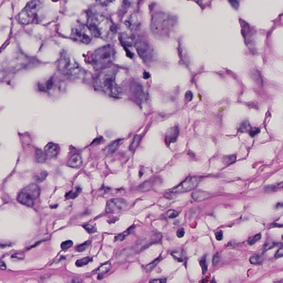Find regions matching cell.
I'll list each match as a JSON object with an SVG mask.
<instances>
[{
  "label": "cell",
  "mask_w": 283,
  "mask_h": 283,
  "mask_svg": "<svg viewBox=\"0 0 283 283\" xmlns=\"http://www.w3.org/2000/svg\"><path fill=\"white\" fill-rule=\"evenodd\" d=\"M192 197L194 201L196 202H201L205 200L211 196V194L208 192L203 191H196L192 194Z\"/></svg>",
  "instance_id": "ac0fdd59"
},
{
  "label": "cell",
  "mask_w": 283,
  "mask_h": 283,
  "mask_svg": "<svg viewBox=\"0 0 283 283\" xmlns=\"http://www.w3.org/2000/svg\"><path fill=\"white\" fill-rule=\"evenodd\" d=\"M161 259V257H159L158 258L156 259V260L153 261L152 263H150L148 265H147L146 267V270L147 273L150 272L153 269L156 267V265L158 264V263L160 261Z\"/></svg>",
  "instance_id": "484cf974"
},
{
  "label": "cell",
  "mask_w": 283,
  "mask_h": 283,
  "mask_svg": "<svg viewBox=\"0 0 283 283\" xmlns=\"http://www.w3.org/2000/svg\"><path fill=\"white\" fill-rule=\"evenodd\" d=\"M139 25L133 18H128L122 24L119 31L120 39L123 44L127 46L134 45L138 38Z\"/></svg>",
  "instance_id": "8992f818"
},
{
  "label": "cell",
  "mask_w": 283,
  "mask_h": 283,
  "mask_svg": "<svg viewBox=\"0 0 283 283\" xmlns=\"http://www.w3.org/2000/svg\"><path fill=\"white\" fill-rule=\"evenodd\" d=\"M118 68L108 66L102 69L94 82L95 89L105 95L113 98H120L122 90L116 82Z\"/></svg>",
  "instance_id": "6da1fadb"
},
{
  "label": "cell",
  "mask_w": 283,
  "mask_h": 283,
  "mask_svg": "<svg viewBox=\"0 0 283 283\" xmlns=\"http://www.w3.org/2000/svg\"><path fill=\"white\" fill-rule=\"evenodd\" d=\"M171 26V18L169 15L158 12L153 15L150 28L152 33L156 37H164L168 35Z\"/></svg>",
  "instance_id": "5b68a950"
},
{
  "label": "cell",
  "mask_w": 283,
  "mask_h": 283,
  "mask_svg": "<svg viewBox=\"0 0 283 283\" xmlns=\"http://www.w3.org/2000/svg\"><path fill=\"white\" fill-rule=\"evenodd\" d=\"M139 57L143 61L148 65L153 59V49L148 40L143 37H138L134 44Z\"/></svg>",
  "instance_id": "30bf717a"
},
{
  "label": "cell",
  "mask_w": 283,
  "mask_h": 283,
  "mask_svg": "<svg viewBox=\"0 0 283 283\" xmlns=\"http://www.w3.org/2000/svg\"><path fill=\"white\" fill-rule=\"evenodd\" d=\"M215 236H216V239L217 241H221L223 239V233L221 231L218 232L216 233Z\"/></svg>",
  "instance_id": "c3c4849f"
},
{
  "label": "cell",
  "mask_w": 283,
  "mask_h": 283,
  "mask_svg": "<svg viewBox=\"0 0 283 283\" xmlns=\"http://www.w3.org/2000/svg\"><path fill=\"white\" fill-rule=\"evenodd\" d=\"M220 257L219 255L218 254L215 255L214 256V258H213V259H212L213 265H217L218 264V263L220 262Z\"/></svg>",
  "instance_id": "ee69618b"
},
{
  "label": "cell",
  "mask_w": 283,
  "mask_h": 283,
  "mask_svg": "<svg viewBox=\"0 0 283 283\" xmlns=\"http://www.w3.org/2000/svg\"><path fill=\"white\" fill-rule=\"evenodd\" d=\"M43 0H31L17 17L19 23L28 24L36 23L38 19V11L39 10Z\"/></svg>",
  "instance_id": "52a82bcc"
},
{
  "label": "cell",
  "mask_w": 283,
  "mask_h": 283,
  "mask_svg": "<svg viewBox=\"0 0 283 283\" xmlns=\"http://www.w3.org/2000/svg\"><path fill=\"white\" fill-rule=\"evenodd\" d=\"M0 268L1 269H3V270L6 269V265H5V263H3L2 261L0 262Z\"/></svg>",
  "instance_id": "816d5d0a"
},
{
  "label": "cell",
  "mask_w": 283,
  "mask_h": 283,
  "mask_svg": "<svg viewBox=\"0 0 283 283\" xmlns=\"http://www.w3.org/2000/svg\"><path fill=\"white\" fill-rule=\"evenodd\" d=\"M127 202L123 199H112L107 202L106 208L107 213H117L126 209Z\"/></svg>",
  "instance_id": "7c38bea8"
},
{
  "label": "cell",
  "mask_w": 283,
  "mask_h": 283,
  "mask_svg": "<svg viewBox=\"0 0 283 283\" xmlns=\"http://www.w3.org/2000/svg\"><path fill=\"white\" fill-rule=\"evenodd\" d=\"M166 281V280L165 279H154V280H150V282L154 283H165Z\"/></svg>",
  "instance_id": "681fc988"
},
{
  "label": "cell",
  "mask_w": 283,
  "mask_h": 283,
  "mask_svg": "<svg viewBox=\"0 0 283 283\" xmlns=\"http://www.w3.org/2000/svg\"><path fill=\"white\" fill-rule=\"evenodd\" d=\"M249 261H250L251 263H252L253 264H259V263H261V258L260 255L255 254V255H253L251 257V258L249 259Z\"/></svg>",
  "instance_id": "1f68e13d"
},
{
  "label": "cell",
  "mask_w": 283,
  "mask_h": 283,
  "mask_svg": "<svg viewBox=\"0 0 283 283\" xmlns=\"http://www.w3.org/2000/svg\"><path fill=\"white\" fill-rule=\"evenodd\" d=\"M52 1H53V2H58L59 0H52Z\"/></svg>",
  "instance_id": "db71d44e"
},
{
  "label": "cell",
  "mask_w": 283,
  "mask_h": 283,
  "mask_svg": "<svg viewBox=\"0 0 283 283\" xmlns=\"http://www.w3.org/2000/svg\"><path fill=\"white\" fill-rule=\"evenodd\" d=\"M17 201L21 204L28 207H33L34 203V200L32 197L23 190L18 195Z\"/></svg>",
  "instance_id": "9a60e30c"
},
{
  "label": "cell",
  "mask_w": 283,
  "mask_h": 283,
  "mask_svg": "<svg viewBox=\"0 0 283 283\" xmlns=\"http://www.w3.org/2000/svg\"><path fill=\"white\" fill-rule=\"evenodd\" d=\"M88 26L91 30L94 36L104 40L113 39L117 29L111 19L106 15L98 13H90Z\"/></svg>",
  "instance_id": "7a4b0ae2"
},
{
  "label": "cell",
  "mask_w": 283,
  "mask_h": 283,
  "mask_svg": "<svg viewBox=\"0 0 283 283\" xmlns=\"http://www.w3.org/2000/svg\"><path fill=\"white\" fill-rule=\"evenodd\" d=\"M196 1H198V2L200 4H205V3H207L209 0H196Z\"/></svg>",
  "instance_id": "f5cc1de1"
},
{
  "label": "cell",
  "mask_w": 283,
  "mask_h": 283,
  "mask_svg": "<svg viewBox=\"0 0 283 283\" xmlns=\"http://www.w3.org/2000/svg\"><path fill=\"white\" fill-rule=\"evenodd\" d=\"M166 214H167V216H168L170 218H175V217H177V216H178V215H179L178 212L177 211H175V210H169L167 212Z\"/></svg>",
  "instance_id": "74e56055"
},
{
  "label": "cell",
  "mask_w": 283,
  "mask_h": 283,
  "mask_svg": "<svg viewBox=\"0 0 283 283\" xmlns=\"http://www.w3.org/2000/svg\"><path fill=\"white\" fill-rule=\"evenodd\" d=\"M119 144V141L115 142L113 143H112L108 147H107L105 149V152L108 154H112L114 152L116 151V150Z\"/></svg>",
  "instance_id": "7402d4cb"
},
{
  "label": "cell",
  "mask_w": 283,
  "mask_h": 283,
  "mask_svg": "<svg viewBox=\"0 0 283 283\" xmlns=\"http://www.w3.org/2000/svg\"><path fill=\"white\" fill-rule=\"evenodd\" d=\"M130 90L132 91L133 95H135L134 96H135L136 98L141 100L142 97H143L144 92L143 91L142 86L139 84L135 82H133L130 88Z\"/></svg>",
  "instance_id": "d6986e66"
},
{
  "label": "cell",
  "mask_w": 283,
  "mask_h": 283,
  "mask_svg": "<svg viewBox=\"0 0 283 283\" xmlns=\"http://www.w3.org/2000/svg\"><path fill=\"white\" fill-rule=\"evenodd\" d=\"M82 165V158L78 154H75L71 156L67 162V165L73 168H80Z\"/></svg>",
  "instance_id": "e0dca14e"
},
{
  "label": "cell",
  "mask_w": 283,
  "mask_h": 283,
  "mask_svg": "<svg viewBox=\"0 0 283 283\" xmlns=\"http://www.w3.org/2000/svg\"><path fill=\"white\" fill-rule=\"evenodd\" d=\"M83 228L89 233H94L96 232V227L91 224H86L83 226Z\"/></svg>",
  "instance_id": "836d02e7"
},
{
  "label": "cell",
  "mask_w": 283,
  "mask_h": 283,
  "mask_svg": "<svg viewBox=\"0 0 283 283\" xmlns=\"http://www.w3.org/2000/svg\"><path fill=\"white\" fill-rule=\"evenodd\" d=\"M283 249L282 247H280L276 252L275 257L276 258H282L283 257Z\"/></svg>",
  "instance_id": "7dc6e473"
},
{
  "label": "cell",
  "mask_w": 283,
  "mask_h": 283,
  "mask_svg": "<svg viewBox=\"0 0 283 283\" xmlns=\"http://www.w3.org/2000/svg\"><path fill=\"white\" fill-rule=\"evenodd\" d=\"M65 84L59 78L53 76L43 82H39L38 88L42 91L53 95H59L65 90Z\"/></svg>",
  "instance_id": "9c48e42d"
},
{
  "label": "cell",
  "mask_w": 283,
  "mask_h": 283,
  "mask_svg": "<svg viewBox=\"0 0 283 283\" xmlns=\"http://www.w3.org/2000/svg\"><path fill=\"white\" fill-rule=\"evenodd\" d=\"M22 190L29 194L34 200L37 199L40 194V189L39 187L35 184H30L28 186L26 187Z\"/></svg>",
  "instance_id": "2e32d148"
},
{
  "label": "cell",
  "mask_w": 283,
  "mask_h": 283,
  "mask_svg": "<svg viewBox=\"0 0 283 283\" xmlns=\"http://www.w3.org/2000/svg\"><path fill=\"white\" fill-rule=\"evenodd\" d=\"M111 268V264L110 263H107L101 265L97 269V273L98 275H104L108 272Z\"/></svg>",
  "instance_id": "44dd1931"
},
{
  "label": "cell",
  "mask_w": 283,
  "mask_h": 283,
  "mask_svg": "<svg viewBox=\"0 0 283 283\" xmlns=\"http://www.w3.org/2000/svg\"><path fill=\"white\" fill-rule=\"evenodd\" d=\"M131 230H132V227L128 229L126 231L123 232V233H120L119 234L117 235L115 238V240L117 241H121L124 240L125 239H126V237L130 234Z\"/></svg>",
  "instance_id": "d4e9b609"
},
{
  "label": "cell",
  "mask_w": 283,
  "mask_h": 283,
  "mask_svg": "<svg viewBox=\"0 0 283 283\" xmlns=\"http://www.w3.org/2000/svg\"><path fill=\"white\" fill-rule=\"evenodd\" d=\"M98 3L102 6H107L115 0H95Z\"/></svg>",
  "instance_id": "60d3db41"
},
{
  "label": "cell",
  "mask_w": 283,
  "mask_h": 283,
  "mask_svg": "<svg viewBox=\"0 0 283 283\" xmlns=\"http://www.w3.org/2000/svg\"><path fill=\"white\" fill-rule=\"evenodd\" d=\"M260 132V129L259 128H251L249 132V134L252 136V137H254L255 136V135L258 134L259 132Z\"/></svg>",
  "instance_id": "b9f144b4"
},
{
  "label": "cell",
  "mask_w": 283,
  "mask_h": 283,
  "mask_svg": "<svg viewBox=\"0 0 283 283\" xmlns=\"http://www.w3.org/2000/svg\"><path fill=\"white\" fill-rule=\"evenodd\" d=\"M171 255L177 261H178L181 262V261H183V253L181 252H178V251L173 252L171 253Z\"/></svg>",
  "instance_id": "d590c367"
},
{
  "label": "cell",
  "mask_w": 283,
  "mask_h": 283,
  "mask_svg": "<svg viewBox=\"0 0 283 283\" xmlns=\"http://www.w3.org/2000/svg\"><path fill=\"white\" fill-rule=\"evenodd\" d=\"M141 135H137L134 137V139L132 142L131 146H130V149L134 150V149H136L138 144H139L141 140Z\"/></svg>",
  "instance_id": "4316f807"
},
{
  "label": "cell",
  "mask_w": 283,
  "mask_h": 283,
  "mask_svg": "<svg viewBox=\"0 0 283 283\" xmlns=\"http://www.w3.org/2000/svg\"><path fill=\"white\" fill-rule=\"evenodd\" d=\"M236 160V156L234 155L224 156L223 159L224 164L226 165H228L234 163Z\"/></svg>",
  "instance_id": "83f0119b"
},
{
  "label": "cell",
  "mask_w": 283,
  "mask_h": 283,
  "mask_svg": "<svg viewBox=\"0 0 283 283\" xmlns=\"http://www.w3.org/2000/svg\"><path fill=\"white\" fill-rule=\"evenodd\" d=\"M35 157L38 163H44L46 162V156L44 152L42 151L41 149H36L35 152Z\"/></svg>",
  "instance_id": "ffe728a7"
},
{
  "label": "cell",
  "mask_w": 283,
  "mask_h": 283,
  "mask_svg": "<svg viewBox=\"0 0 283 283\" xmlns=\"http://www.w3.org/2000/svg\"><path fill=\"white\" fill-rule=\"evenodd\" d=\"M193 93L190 91H188L185 94V100H186V101L189 102V101H191V100L193 99Z\"/></svg>",
  "instance_id": "f6af8a7d"
},
{
  "label": "cell",
  "mask_w": 283,
  "mask_h": 283,
  "mask_svg": "<svg viewBox=\"0 0 283 283\" xmlns=\"http://www.w3.org/2000/svg\"><path fill=\"white\" fill-rule=\"evenodd\" d=\"M12 258H18V259H23L24 258V255L23 254L17 253L15 254L12 255Z\"/></svg>",
  "instance_id": "f907efd6"
},
{
  "label": "cell",
  "mask_w": 283,
  "mask_h": 283,
  "mask_svg": "<svg viewBox=\"0 0 283 283\" xmlns=\"http://www.w3.org/2000/svg\"><path fill=\"white\" fill-rule=\"evenodd\" d=\"M58 68L63 74L72 80H82L86 75L82 68L73 61L69 55L64 52L60 54Z\"/></svg>",
  "instance_id": "3957f363"
},
{
  "label": "cell",
  "mask_w": 283,
  "mask_h": 283,
  "mask_svg": "<svg viewBox=\"0 0 283 283\" xmlns=\"http://www.w3.org/2000/svg\"><path fill=\"white\" fill-rule=\"evenodd\" d=\"M250 126L248 125V123H246V122H243L242 125H241V127H240V129H239V131H242V132H246L247 131H249V130L251 129L249 128Z\"/></svg>",
  "instance_id": "ab89813d"
},
{
  "label": "cell",
  "mask_w": 283,
  "mask_h": 283,
  "mask_svg": "<svg viewBox=\"0 0 283 283\" xmlns=\"http://www.w3.org/2000/svg\"><path fill=\"white\" fill-rule=\"evenodd\" d=\"M59 146L58 144L54 143H48L44 149V152L46 157L53 159L58 156L59 153Z\"/></svg>",
  "instance_id": "5bb4252c"
},
{
  "label": "cell",
  "mask_w": 283,
  "mask_h": 283,
  "mask_svg": "<svg viewBox=\"0 0 283 283\" xmlns=\"http://www.w3.org/2000/svg\"><path fill=\"white\" fill-rule=\"evenodd\" d=\"M184 234H185V231H184V229L183 228H180L177 232V235L179 239L183 238L184 237Z\"/></svg>",
  "instance_id": "bcb514c9"
},
{
  "label": "cell",
  "mask_w": 283,
  "mask_h": 283,
  "mask_svg": "<svg viewBox=\"0 0 283 283\" xmlns=\"http://www.w3.org/2000/svg\"><path fill=\"white\" fill-rule=\"evenodd\" d=\"M179 134L178 126H175L170 128L166 132L165 136V142L167 146H169L172 143L177 140Z\"/></svg>",
  "instance_id": "4fadbf2b"
},
{
  "label": "cell",
  "mask_w": 283,
  "mask_h": 283,
  "mask_svg": "<svg viewBox=\"0 0 283 283\" xmlns=\"http://www.w3.org/2000/svg\"><path fill=\"white\" fill-rule=\"evenodd\" d=\"M261 233L258 234H256L255 236H254L253 237H252L251 239H250L248 241V243L249 245H254L257 242H258V241H259L260 239H261Z\"/></svg>",
  "instance_id": "8d00e7d4"
},
{
  "label": "cell",
  "mask_w": 283,
  "mask_h": 283,
  "mask_svg": "<svg viewBox=\"0 0 283 283\" xmlns=\"http://www.w3.org/2000/svg\"><path fill=\"white\" fill-rule=\"evenodd\" d=\"M152 183L150 181H147L141 184L139 186V188L142 191H148V190H150L152 188Z\"/></svg>",
  "instance_id": "d6a6232c"
},
{
  "label": "cell",
  "mask_w": 283,
  "mask_h": 283,
  "mask_svg": "<svg viewBox=\"0 0 283 283\" xmlns=\"http://www.w3.org/2000/svg\"><path fill=\"white\" fill-rule=\"evenodd\" d=\"M73 245V242L70 240H68L62 242L61 245V248L63 250H66L71 247Z\"/></svg>",
  "instance_id": "e575fe53"
},
{
  "label": "cell",
  "mask_w": 283,
  "mask_h": 283,
  "mask_svg": "<svg viewBox=\"0 0 283 283\" xmlns=\"http://www.w3.org/2000/svg\"><path fill=\"white\" fill-rule=\"evenodd\" d=\"M90 245V242L87 241L82 244L77 246L76 247V251L79 252H82L83 251H85L89 247Z\"/></svg>",
  "instance_id": "4dcf8cb0"
},
{
  "label": "cell",
  "mask_w": 283,
  "mask_h": 283,
  "mask_svg": "<svg viewBox=\"0 0 283 283\" xmlns=\"http://www.w3.org/2000/svg\"><path fill=\"white\" fill-rule=\"evenodd\" d=\"M92 261V258L89 257L84 258L81 259L77 260L76 261V265L78 267H82L84 265H87L89 262Z\"/></svg>",
  "instance_id": "603a6c76"
},
{
  "label": "cell",
  "mask_w": 283,
  "mask_h": 283,
  "mask_svg": "<svg viewBox=\"0 0 283 283\" xmlns=\"http://www.w3.org/2000/svg\"><path fill=\"white\" fill-rule=\"evenodd\" d=\"M71 37L79 42L88 44L91 42L94 35L88 24L78 22L72 28Z\"/></svg>",
  "instance_id": "ba28073f"
},
{
  "label": "cell",
  "mask_w": 283,
  "mask_h": 283,
  "mask_svg": "<svg viewBox=\"0 0 283 283\" xmlns=\"http://www.w3.org/2000/svg\"><path fill=\"white\" fill-rule=\"evenodd\" d=\"M232 7L235 9H237L239 7V2L237 0H229Z\"/></svg>",
  "instance_id": "7bdbcfd3"
},
{
  "label": "cell",
  "mask_w": 283,
  "mask_h": 283,
  "mask_svg": "<svg viewBox=\"0 0 283 283\" xmlns=\"http://www.w3.org/2000/svg\"><path fill=\"white\" fill-rule=\"evenodd\" d=\"M199 183V179L196 177H188L178 186L174 187L171 192L172 193H183L193 190Z\"/></svg>",
  "instance_id": "8fae6325"
},
{
  "label": "cell",
  "mask_w": 283,
  "mask_h": 283,
  "mask_svg": "<svg viewBox=\"0 0 283 283\" xmlns=\"http://www.w3.org/2000/svg\"><path fill=\"white\" fill-rule=\"evenodd\" d=\"M116 51L111 45H106L98 48L92 53L91 63L95 69H103L110 66L115 59Z\"/></svg>",
  "instance_id": "277c9868"
},
{
  "label": "cell",
  "mask_w": 283,
  "mask_h": 283,
  "mask_svg": "<svg viewBox=\"0 0 283 283\" xmlns=\"http://www.w3.org/2000/svg\"><path fill=\"white\" fill-rule=\"evenodd\" d=\"M200 264L201 265V268H202V273L203 274H205L207 272L208 268V263H207V261H206V256H203L202 258V259H200Z\"/></svg>",
  "instance_id": "f546056e"
},
{
  "label": "cell",
  "mask_w": 283,
  "mask_h": 283,
  "mask_svg": "<svg viewBox=\"0 0 283 283\" xmlns=\"http://www.w3.org/2000/svg\"><path fill=\"white\" fill-rule=\"evenodd\" d=\"M48 175V173L46 171H43L38 173L34 175V178L38 183H41L44 181Z\"/></svg>",
  "instance_id": "cb8c5ba5"
},
{
  "label": "cell",
  "mask_w": 283,
  "mask_h": 283,
  "mask_svg": "<svg viewBox=\"0 0 283 283\" xmlns=\"http://www.w3.org/2000/svg\"><path fill=\"white\" fill-rule=\"evenodd\" d=\"M276 243H274V242H271V241H269L268 242H267L265 244V246L264 247V250L265 251H268L269 249L273 248L274 246H276Z\"/></svg>",
  "instance_id": "f35d334b"
},
{
  "label": "cell",
  "mask_w": 283,
  "mask_h": 283,
  "mask_svg": "<svg viewBox=\"0 0 283 283\" xmlns=\"http://www.w3.org/2000/svg\"><path fill=\"white\" fill-rule=\"evenodd\" d=\"M80 191H81L80 189H77L75 191H70L69 193H67V194H66L65 197L67 199H74L79 195V194Z\"/></svg>",
  "instance_id": "f1b7e54d"
}]
</instances>
